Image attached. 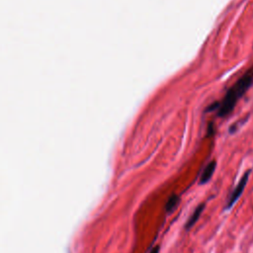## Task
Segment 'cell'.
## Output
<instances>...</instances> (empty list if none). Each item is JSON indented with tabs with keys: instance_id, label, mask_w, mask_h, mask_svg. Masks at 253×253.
Segmentation results:
<instances>
[{
	"instance_id": "obj_1",
	"label": "cell",
	"mask_w": 253,
	"mask_h": 253,
	"mask_svg": "<svg viewBox=\"0 0 253 253\" xmlns=\"http://www.w3.org/2000/svg\"><path fill=\"white\" fill-rule=\"evenodd\" d=\"M253 83V67L249 69L226 93L222 103L219 106L217 115L219 117H225L229 115L232 110L234 109V106L237 102V100L244 95V93L248 90V88Z\"/></svg>"
},
{
	"instance_id": "obj_2",
	"label": "cell",
	"mask_w": 253,
	"mask_h": 253,
	"mask_svg": "<svg viewBox=\"0 0 253 253\" xmlns=\"http://www.w3.org/2000/svg\"><path fill=\"white\" fill-rule=\"evenodd\" d=\"M250 173H251V169L247 170L243 175L242 177L240 178L238 184L234 187V189L231 191L230 195L228 196V199H227V202L225 204V207H224V210L225 211H228L230 210L233 205L238 201V199L240 198L241 194L243 193L246 185H247V182H248V179H249V176H250Z\"/></svg>"
},
{
	"instance_id": "obj_3",
	"label": "cell",
	"mask_w": 253,
	"mask_h": 253,
	"mask_svg": "<svg viewBox=\"0 0 253 253\" xmlns=\"http://www.w3.org/2000/svg\"><path fill=\"white\" fill-rule=\"evenodd\" d=\"M205 207H206V206H205V204L203 203V204L199 205V206L195 209V211H193V213L191 214V216L187 219V221H186V223H185V229H186V230H189L190 228H192V227L194 226V224L198 221V219L200 218V216H201L203 211L205 210Z\"/></svg>"
},
{
	"instance_id": "obj_4",
	"label": "cell",
	"mask_w": 253,
	"mask_h": 253,
	"mask_svg": "<svg viewBox=\"0 0 253 253\" xmlns=\"http://www.w3.org/2000/svg\"><path fill=\"white\" fill-rule=\"evenodd\" d=\"M216 167V162L214 160L211 161L204 169V171L202 172L201 178H200V184H206L207 182L210 181V179L211 178L214 170Z\"/></svg>"
},
{
	"instance_id": "obj_5",
	"label": "cell",
	"mask_w": 253,
	"mask_h": 253,
	"mask_svg": "<svg viewBox=\"0 0 253 253\" xmlns=\"http://www.w3.org/2000/svg\"><path fill=\"white\" fill-rule=\"evenodd\" d=\"M179 202H180V198H179L177 195H172V196L167 200L166 205H165V209H166L167 212H168V213L172 212V211L176 209V207L178 206Z\"/></svg>"
},
{
	"instance_id": "obj_6",
	"label": "cell",
	"mask_w": 253,
	"mask_h": 253,
	"mask_svg": "<svg viewBox=\"0 0 253 253\" xmlns=\"http://www.w3.org/2000/svg\"><path fill=\"white\" fill-rule=\"evenodd\" d=\"M159 250H160V246H159V245H156V246H154V247L150 250L149 253H159Z\"/></svg>"
}]
</instances>
